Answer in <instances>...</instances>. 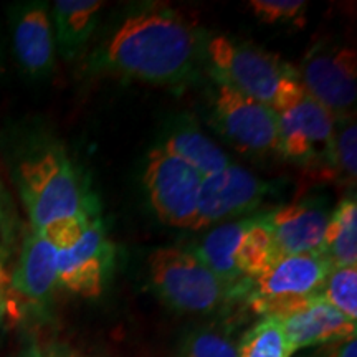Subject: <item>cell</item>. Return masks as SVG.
<instances>
[{"label": "cell", "mask_w": 357, "mask_h": 357, "mask_svg": "<svg viewBox=\"0 0 357 357\" xmlns=\"http://www.w3.org/2000/svg\"><path fill=\"white\" fill-rule=\"evenodd\" d=\"M212 105L213 124L235 149L257 155L278 153V126L271 106L218 82Z\"/></svg>", "instance_id": "10"}, {"label": "cell", "mask_w": 357, "mask_h": 357, "mask_svg": "<svg viewBox=\"0 0 357 357\" xmlns=\"http://www.w3.org/2000/svg\"><path fill=\"white\" fill-rule=\"evenodd\" d=\"M298 79L334 118L354 116L357 100V56L351 47L318 45L306 53Z\"/></svg>", "instance_id": "11"}, {"label": "cell", "mask_w": 357, "mask_h": 357, "mask_svg": "<svg viewBox=\"0 0 357 357\" xmlns=\"http://www.w3.org/2000/svg\"><path fill=\"white\" fill-rule=\"evenodd\" d=\"M194 255L238 294L276 260L265 215L220 223L205 235Z\"/></svg>", "instance_id": "6"}, {"label": "cell", "mask_w": 357, "mask_h": 357, "mask_svg": "<svg viewBox=\"0 0 357 357\" xmlns=\"http://www.w3.org/2000/svg\"><path fill=\"white\" fill-rule=\"evenodd\" d=\"M205 53L218 83L268 106L275 101L284 79L296 73L273 53L227 35L208 40Z\"/></svg>", "instance_id": "7"}, {"label": "cell", "mask_w": 357, "mask_h": 357, "mask_svg": "<svg viewBox=\"0 0 357 357\" xmlns=\"http://www.w3.org/2000/svg\"><path fill=\"white\" fill-rule=\"evenodd\" d=\"M22 357H61V356L58 354L56 351L43 349V347H40L38 344H32L24 352V356Z\"/></svg>", "instance_id": "27"}, {"label": "cell", "mask_w": 357, "mask_h": 357, "mask_svg": "<svg viewBox=\"0 0 357 357\" xmlns=\"http://www.w3.org/2000/svg\"><path fill=\"white\" fill-rule=\"evenodd\" d=\"M199 33L181 13L166 7L131 13L91 58V68L149 84H182L194 77Z\"/></svg>", "instance_id": "1"}, {"label": "cell", "mask_w": 357, "mask_h": 357, "mask_svg": "<svg viewBox=\"0 0 357 357\" xmlns=\"http://www.w3.org/2000/svg\"><path fill=\"white\" fill-rule=\"evenodd\" d=\"M324 357H357V339L351 337L346 341L333 342Z\"/></svg>", "instance_id": "26"}, {"label": "cell", "mask_w": 357, "mask_h": 357, "mask_svg": "<svg viewBox=\"0 0 357 357\" xmlns=\"http://www.w3.org/2000/svg\"><path fill=\"white\" fill-rule=\"evenodd\" d=\"M15 181L32 230L100 213L95 195L58 142H43L22 155Z\"/></svg>", "instance_id": "2"}, {"label": "cell", "mask_w": 357, "mask_h": 357, "mask_svg": "<svg viewBox=\"0 0 357 357\" xmlns=\"http://www.w3.org/2000/svg\"><path fill=\"white\" fill-rule=\"evenodd\" d=\"M204 177L189 164L154 147L142 176L147 199L160 222L178 229H194Z\"/></svg>", "instance_id": "9"}, {"label": "cell", "mask_w": 357, "mask_h": 357, "mask_svg": "<svg viewBox=\"0 0 357 357\" xmlns=\"http://www.w3.org/2000/svg\"><path fill=\"white\" fill-rule=\"evenodd\" d=\"M12 223L13 218L10 213V204H8L6 190L0 184V234H2V238L6 242L12 238Z\"/></svg>", "instance_id": "25"}, {"label": "cell", "mask_w": 357, "mask_h": 357, "mask_svg": "<svg viewBox=\"0 0 357 357\" xmlns=\"http://www.w3.org/2000/svg\"><path fill=\"white\" fill-rule=\"evenodd\" d=\"M42 231L58 248V284L84 298L100 296L114 263V245L100 213L56 223Z\"/></svg>", "instance_id": "3"}, {"label": "cell", "mask_w": 357, "mask_h": 357, "mask_svg": "<svg viewBox=\"0 0 357 357\" xmlns=\"http://www.w3.org/2000/svg\"><path fill=\"white\" fill-rule=\"evenodd\" d=\"M331 268L323 253L281 257L250 280L245 293L257 312L278 316L298 303L318 296Z\"/></svg>", "instance_id": "8"}, {"label": "cell", "mask_w": 357, "mask_h": 357, "mask_svg": "<svg viewBox=\"0 0 357 357\" xmlns=\"http://www.w3.org/2000/svg\"><path fill=\"white\" fill-rule=\"evenodd\" d=\"M323 255L333 268L357 265V202L341 200L326 227Z\"/></svg>", "instance_id": "19"}, {"label": "cell", "mask_w": 357, "mask_h": 357, "mask_svg": "<svg viewBox=\"0 0 357 357\" xmlns=\"http://www.w3.org/2000/svg\"><path fill=\"white\" fill-rule=\"evenodd\" d=\"M248 8L261 24L301 25L307 3L303 0H250Z\"/></svg>", "instance_id": "23"}, {"label": "cell", "mask_w": 357, "mask_h": 357, "mask_svg": "<svg viewBox=\"0 0 357 357\" xmlns=\"http://www.w3.org/2000/svg\"><path fill=\"white\" fill-rule=\"evenodd\" d=\"M147 273L154 293L169 307L187 314H208L238 296L235 288L212 273L187 250L158 248L147 258Z\"/></svg>", "instance_id": "4"}, {"label": "cell", "mask_w": 357, "mask_h": 357, "mask_svg": "<svg viewBox=\"0 0 357 357\" xmlns=\"http://www.w3.org/2000/svg\"><path fill=\"white\" fill-rule=\"evenodd\" d=\"M58 287V248L47 234L30 230L25 236L12 288L35 305H43Z\"/></svg>", "instance_id": "16"}, {"label": "cell", "mask_w": 357, "mask_h": 357, "mask_svg": "<svg viewBox=\"0 0 357 357\" xmlns=\"http://www.w3.org/2000/svg\"><path fill=\"white\" fill-rule=\"evenodd\" d=\"M276 260L289 255L323 253L329 213L321 204L296 202L265 215Z\"/></svg>", "instance_id": "15"}, {"label": "cell", "mask_w": 357, "mask_h": 357, "mask_svg": "<svg viewBox=\"0 0 357 357\" xmlns=\"http://www.w3.org/2000/svg\"><path fill=\"white\" fill-rule=\"evenodd\" d=\"M271 185L247 169L230 164L202 181L194 229L202 230L227 218L245 215L260 205Z\"/></svg>", "instance_id": "12"}, {"label": "cell", "mask_w": 357, "mask_h": 357, "mask_svg": "<svg viewBox=\"0 0 357 357\" xmlns=\"http://www.w3.org/2000/svg\"><path fill=\"white\" fill-rule=\"evenodd\" d=\"M278 126V154L323 172L336 118L303 88L298 73L284 79L271 102Z\"/></svg>", "instance_id": "5"}, {"label": "cell", "mask_w": 357, "mask_h": 357, "mask_svg": "<svg viewBox=\"0 0 357 357\" xmlns=\"http://www.w3.org/2000/svg\"><path fill=\"white\" fill-rule=\"evenodd\" d=\"M324 178L339 184L354 185L357 177V126L354 116L337 118L328 159L323 169Z\"/></svg>", "instance_id": "20"}, {"label": "cell", "mask_w": 357, "mask_h": 357, "mask_svg": "<svg viewBox=\"0 0 357 357\" xmlns=\"http://www.w3.org/2000/svg\"><path fill=\"white\" fill-rule=\"evenodd\" d=\"M71 357H73V356H71Z\"/></svg>", "instance_id": "30"}, {"label": "cell", "mask_w": 357, "mask_h": 357, "mask_svg": "<svg viewBox=\"0 0 357 357\" xmlns=\"http://www.w3.org/2000/svg\"><path fill=\"white\" fill-rule=\"evenodd\" d=\"M321 296L336 307L339 312L349 318L357 319V265L331 268L326 276Z\"/></svg>", "instance_id": "22"}, {"label": "cell", "mask_w": 357, "mask_h": 357, "mask_svg": "<svg viewBox=\"0 0 357 357\" xmlns=\"http://www.w3.org/2000/svg\"><path fill=\"white\" fill-rule=\"evenodd\" d=\"M181 357H238V346L220 331L200 329L185 339Z\"/></svg>", "instance_id": "24"}, {"label": "cell", "mask_w": 357, "mask_h": 357, "mask_svg": "<svg viewBox=\"0 0 357 357\" xmlns=\"http://www.w3.org/2000/svg\"><path fill=\"white\" fill-rule=\"evenodd\" d=\"M273 318L283 326L293 352L311 346L346 341L356 337L357 331L356 321L346 318L321 294L298 303Z\"/></svg>", "instance_id": "14"}, {"label": "cell", "mask_w": 357, "mask_h": 357, "mask_svg": "<svg viewBox=\"0 0 357 357\" xmlns=\"http://www.w3.org/2000/svg\"><path fill=\"white\" fill-rule=\"evenodd\" d=\"M3 280H6V276H3V268H2V263H0V294H2V288H3Z\"/></svg>", "instance_id": "28"}, {"label": "cell", "mask_w": 357, "mask_h": 357, "mask_svg": "<svg viewBox=\"0 0 357 357\" xmlns=\"http://www.w3.org/2000/svg\"><path fill=\"white\" fill-rule=\"evenodd\" d=\"M0 70H2V66H0Z\"/></svg>", "instance_id": "29"}, {"label": "cell", "mask_w": 357, "mask_h": 357, "mask_svg": "<svg viewBox=\"0 0 357 357\" xmlns=\"http://www.w3.org/2000/svg\"><path fill=\"white\" fill-rule=\"evenodd\" d=\"M293 351L283 326L273 316H265L245 333L238 344V357H291Z\"/></svg>", "instance_id": "21"}, {"label": "cell", "mask_w": 357, "mask_h": 357, "mask_svg": "<svg viewBox=\"0 0 357 357\" xmlns=\"http://www.w3.org/2000/svg\"><path fill=\"white\" fill-rule=\"evenodd\" d=\"M105 7L101 0H56L50 7L55 47L66 60H71L95 32L100 12Z\"/></svg>", "instance_id": "17"}, {"label": "cell", "mask_w": 357, "mask_h": 357, "mask_svg": "<svg viewBox=\"0 0 357 357\" xmlns=\"http://www.w3.org/2000/svg\"><path fill=\"white\" fill-rule=\"evenodd\" d=\"M160 147L176 155L204 178L230 166V158L195 126H178L167 134Z\"/></svg>", "instance_id": "18"}, {"label": "cell", "mask_w": 357, "mask_h": 357, "mask_svg": "<svg viewBox=\"0 0 357 357\" xmlns=\"http://www.w3.org/2000/svg\"><path fill=\"white\" fill-rule=\"evenodd\" d=\"M12 48L29 78L43 79L55 68V37L47 2H25L12 8Z\"/></svg>", "instance_id": "13"}]
</instances>
